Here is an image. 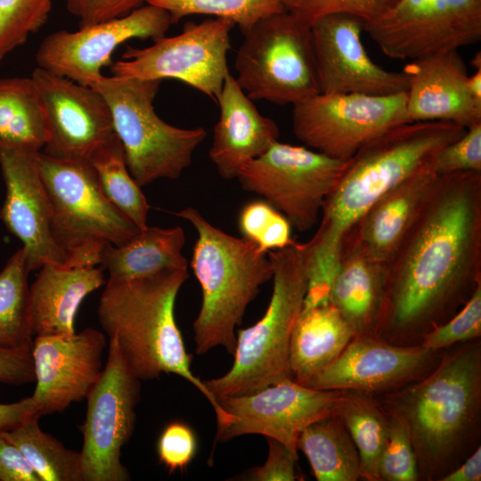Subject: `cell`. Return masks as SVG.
Instances as JSON below:
<instances>
[{
    "mask_svg": "<svg viewBox=\"0 0 481 481\" xmlns=\"http://www.w3.org/2000/svg\"><path fill=\"white\" fill-rule=\"evenodd\" d=\"M481 446L477 447L457 468L445 475L440 481H480Z\"/></svg>",
    "mask_w": 481,
    "mask_h": 481,
    "instance_id": "49",
    "label": "cell"
},
{
    "mask_svg": "<svg viewBox=\"0 0 481 481\" xmlns=\"http://www.w3.org/2000/svg\"><path fill=\"white\" fill-rule=\"evenodd\" d=\"M363 30L393 59L458 50L481 39V0H398Z\"/></svg>",
    "mask_w": 481,
    "mask_h": 481,
    "instance_id": "14",
    "label": "cell"
},
{
    "mask_svg": "<svg viewBox=\"0 0 481 481\" xmlns=\"http://www.w3.org/2000/svg\"><path fill=\"white\" fill-rule=\"evenodd\" d=\"M188 276L187 268H167L134 279H108L97 315L137 379H154L162 373L185 379L208 400L220 430L230 424L232 416L193 374L175 317L176 297Z\"/></svg>",
    "mask_w": 481,
    "mask_h": 481,
    "instance_id": "3",
    "label": "cell"
},
{
    "mask_svg": "<svg viewBox=\"0 0 481 481\" xmlns=\"http://www.w3.org/2000/svg\"><path fill=\"white\" fill-rule=\"evenodd\" d=\"M30 77L48 132L45 154L88 160L92 153L115 134L109 106L93 86L39 67Z\"/></svg>",
    "mask_w": 481,
    "mask_h": 481,
    "instance_id": "18",
    "label": "cell"
},
{
    "mask_svg": "<svg viewBox=\"0 0 481 481\" xmlns=\"http://www.w3.org/2000/svg\"><path fill=\"white\" fill-rule=\"evenodd\" d=\"M343 394L344 390L315 389L286 379L251 394L217 398L232 420L217 431L216 439L259 434L281 443L298 458L297 443L302 430L335 413Z\"/></svg>",
    "mask_w": 481,
    "mask_h": 481,
    "instance_id": "16",
    "label": "cell"
},
{
    "mask_svg": "<svg viewBox=\"0 0 481 481\" xmlns=\"http://www.w3.org/2000/svg\"><path fill=\"white\" fill-rule=\"evenodd\" d=\"M297 447L306 456L316 480L361 479L358 451L336 413L306 427L298 436Z\"/></svg>",
    "mask_w": 481,
    "mask_h": 481,
    "instance_id": "29",
    "label": "cell"
},
{
    "mask_svg": "<svg viewBox=\"0 0 481 481\" xmlns=\"http://www.w3.org/2000/svg\"><path fill=\"white\" fill-rule=\"evenodd\" d=\"M268 456L260 467L250 471V479L255 481H294L299 479L296 471L298 460L284 444L267 438Z\"/></svg>",
    "mask_w": 481,
    "mask_h": 481,
    "instance_id": "45",
    "label": "cell"
},
{
    "mask_svg": "<svg viewBox=\"0 0 481 481\" xmlns=\"http://www.w3.org/2000/svg\"><path fill=\"white\" fill-rule=\"evenodd\" d=\"M346 164L347 160L277 141L247 163L236 179L243 190L281 212L292 228L306 232L318 223L323 203Z\"/></svg>",
    "mask_w": 481,
    "mask_h": 481,
    "instance_id": "10",
    "label": "cell"
},
{
    "mask_svg": "<svg viewBox=\"0 0 481 481\" xmlns=\"http://www.w3.org/2000/svg\"><path fill=\"white\" fill-rule=\"evenodd\" d=\"M432 163L438 175L481 172V123L466 128L460 138L441 148Z\"/></svg>",
    "mask_w": 481,
    "mask_h": 481,
    "instance_id": "41",
    "label": "cell"
},
{
    "mask_svg": "<svg viewBox=\"0 0 481 481\" xmlns=\"http://www.w3.org/2000/svg\"><path fill=\"white\" fill-rule=\"evenodd\" d=\"M88 161L97 174L105 197L140 230L146 228L150 207L126 167L124 150L116 134L99 146Z\"/></svg>",
    "mask_w": 481,
    "mask_h": 481,
    "instance_id": "33",
    "label": "cell"
},
{
    "mask_svg": "<svg viewBox=\"0 0 481 481\" xmlns=\"http://www.w3.org/2000/svg\"><path fill=\"white\" fill-rule=\"evenodd\" d=\"M37 164L51 204L53 236L67 266H95L107 244L121 246L139 232L105 197L88 160L38 151Z\"/></svg>",
    "mask_w": 481,
    "mask_h": 481,
    "instance_id": "7",
    "label": "cell"
},
{
    "mask_svg": "<svg viewBox=\"0 0 481 481\" xmlns=\"http://www.w3.org/2000/svg\"><path fill=\"white\" fill-rule=\"evenodd\" d=\"M197 451V439L192 429L179 421L169 423L158 442L159 461L171 471L183 470Z\"/></svg>",
    "mask_w": 481,
    "mask_h": 481,
    "instance_id": "42",
    "label": "cell"
},
{
    "mask_svg": "<svg viewBox=\"0 0 481 481\" xmlns=\"http://www.w3.org/2000/svg\"><path fill=\"white\" fill-rule=\"evenodd\" d=\"M174 215L197 233L190 262L202 293L193 323L196 353L221 346L233 354L235 329L260 287L273 278V264L254 241L216 227L192 207Z\"/></svg>",
    "mask_w": 481,
    "mask_h": 481,
    "instance_id": "4",
    "label": "cell"
},
{
    "mask_svg": "<svg viewBox=\"0 0 481 481\" xmlns=\"http://www.w3.org/2000/svg\"><path fill=\"white\" fill-rule=\"evenodd\" d=\"M165 9L172 23L194 14L232 20L244 34L260 20L284 10L281 0H146Z\"/></svg>",
    "mask_w": 481,
    "mask_h": 481,
    "instance_id": "35",
    "label": "cell"
},
{
    "mask_svg": "<svg viewBox=\"0 0 481 481\" xmlns=\"http://www.w3.org/2000/svg\"><path fill=\"white\" fill-rule=\"evenodd\" d=\"M35 381L31 349L0 346V382L21 386Z\"/></svg>",
    "mask_w": 481,
    "mask_h": 481,
    "instance_id": "46",
    "label": "cell"
},
{
    "mask_svg": "<svg viewBox=\"0 0 481 481\" xmlns=\"http://www.w3.org/2000/svg\"><path fill=\"white\" fill-rule=\"evenodd\" d=\"M465 131L451 122H410L369 140L347 160L323 203L319 225L342 236L379 197Z\"/></svg>",
    "mask_w": 481,
    "mask_h": 481,
    "instance_id": "6",
    "label": "cell"
},
{
    "mask_svg": "<svg viewBox=\"0 0 481 481\" xmlns=\"http://www.w3.org/2000/svg\"><path fill=\"white\" fill-rule=\"evenodd\" d=\"M243 35L234 77L251 100L294 105L320 94L309 24L283 11Z\"/></svg>",
    "mask_w": 481,
    "mask_h": 481,
    "instance_id": "9",
    "label": "cell"
},
{
    "mask_svg": "<svg viewBox=\"0 0 481 481\" xmlns=\"http://www.w3.org/2000/svg\"><path fill=\"white\" fill-rule=\"evenodd\" d=\"M105 335L86 328L70 336H37L31 355L41 416L63 412L86 398L102 372Z\"/></svg>",
    "mask_w": 481,
    "mask_h": 481,
    "instance_id": "21",
    "label": "cell"
},
{
    "mask_svg": "<svg viewBox=\"0 0 481 481\" xmlns=\"http://www.w3.org/2000/svg\"><path fill=\"white\" fill-rule=\"evenodd\" d=\"M442 353L420 345L392 344L376 335L355 337L333 362L303 385L379 396L425 377Z\"/></svg>",
    "mask_w": 481,
    "mask_h": 481,
    "instance_id": "17",
    "label": "cell"
},
{
    "mask_svg": "<svg viewBox=\"0 0 481 481\" xmlns=\"http://www.w3.org/2000/svg\"><path fill=\"white\" fill-rule=\"evenodd\" d=\"M375 397L406 428L419 481H440L480 446V338L444 350L425 377Z\"/></svg>",
    "mask_w": 481,
    "mask_h": 481,
    "instance_id": "2",
    "label": "cell"
},
{
    "mask_svg": "<svg viewBox=\"0 0 481 481\" xmlns=\"http://www.w3.org/2000/svg\"><path fill=\"white\" fill-rule=\"evenodd\" d=\"M398 0H281L284 10L310 26L317 19L331 14L374 21L390 11Z\"/></svg>",
    "mask_w": 481,
    "mask_h": 481,
    "instance_id": "38",
    "label": "cell"
},
{
    "mask_svg": "<svg viewBox=\"0 0 481 481\" xmlns=\"http://www.w3.org/2000/svg\"><path fill=\"white\" fill-rule=\"evenodd\" d=\"M406 110L411 122H451L468 128L481 123V102L471 95L467 67L458 50L410 61Z\"/></svg>",
    "mask_w": 481,
    "mask_h": 481,
    "instance_id": "22",
    "label": "cell"
},
{
    "mask_svg": "<svg viewBox=\"0 0 481 481\" xmlns=\"http://www.w3.org/2000/svg\"><path fill=\"white\" fill-rule=\"evenodd\" d=\"M306 292L303 308L330 304L341 258V235L319 226L307 241Z\"/></svg>",
    "mask_w": 481,
    "mask_h": 481,
    "instance_id": "36",
    "label": "cell"
},
{
    "mask_svg": "<svg viewBox=\"0 0 481 481\" xmlns=\"http://www.w3.org/2000/svg\"><path fill=\"white\" fill-rule=\"evenodd\" d=\"M80 451L84 481H126L130 474L120 460L133 435L140 379L128 368L114 338L98 381L86 398Z\"/></svg>",
    "mask_w": 481,
    "mask_h": 481,
    "instance_id": "13",
    "label": "cell"
},
{
    "mask_svg": "<svg viewBox=\"0 0 481 481\" xmlns=\"http://www.w3.org/2000/svg\"><path fill=\"white\" fill-rule=\"evenodd\" d=\"M184 244L185 233L180 226H147L121 246L107 244L100 264L112 280L147 276L167 268H187Z\"/></svg>",
    "mask_w": 481,
    "mask_h": 481,
    "instance_id": "28",
    "label": "cell"
},
{
    "mask_svg": "<svg viewBox=\"0 0 481 481\" xmlns=\"http://www.w3.org/2000/svg\"><path fill=\"white\" fill-rule=\"evenodd\" d=\"M27 256L19 249L0 272V346L31 349Z\"/></svg>",
    "mask_w": 481,
    "mask_h": 481,
    "instance_id": "34",
    "label": "cell"
},
{
    "mask_svg": "<svg viewBox=\"0 0 481 481\" xmlns=\"http://www.w3.org/2000/svg\"><path fill=\"white\" fill-rule=\"evenodd\" d=\"M335 413L358 451L361 479L380 481L379 462L387 437L388 413L375 396L349 390H344Z\"/></svg>",
    "mask_w": 481,
    "mask_h": 481,
    "instance_id": "31",
    "label": "cell"
},
{
    "mask_svg": "<svg viewBox=\"0 0 481 481\" xmlns=\"http://www.w3.org/2000/svg\"><path fill=\"white\" fill-rule=\"evenodd\" d=\"M386 264L341 237V258L330 304L355 337L376 335L385 289Z\"/></svg>",
    "mask_w": 481,
    "mask_h": 481,
    "instance_id": "26",
    "label": "cell"
},
{
    "mask_svg": "<svg viewBox=\"0 0 481 481\" xmlns=\"http://www.w3.org/2000/svg\"><path fill=\"white\" fill-rule=\"evenodd\" d=\"M105 283L102 268L47 264L29 286L33 336H70L84 298Z\"/></svg>",
    "mask_w": 481,
    "mask_h": 481,
    "instance_id": "25",
    "label": "cell"
},
{
    "mask_svg": "<svg viewBox=\"0 0 481 481\" xmlns=\"http://www.w3.org/2000/svg\"><path fill=\"white\" fill-rule=\"evenodd\" d=\"M37 152L0 147L6 190L0 219L22 242L29 272L47 264L67 266L53 236L52 208L38 172Z\"/></svg>",
    "mask_w": 481,
    "mask_h": 481,
    "instance_id": "20",
    "label": "cell"
},
{
    "mask_svg": "<svg viewBox=\"0 0 481 481\" xmlns=\"http://www.w3.org/2000/svg\"><path fill=\"white\" fill-rule=\"evenodd\" d=\"M481 284V172L438 175L420 215L386 263L376 336L420 345Z\"/></svg>",
    "mask_w": 481,
    "mask_h": 481,
    "instance_id": "1",
    "label": "cell"
},
{
    "mask_svg": "<svg viewBox=\"0 0 481 481\" xmlns=\"http://www.w3.org/2000/svg\"><path fill=\"white\" fill-rule=\"evenodd\" d=\"M468 86L474 99L481 102V69H476L474 75L469 76Z\"/></svg>",
    "mask_w": 481,
    "mask_h": 481,
    "instance_id": "50",
    "label": "cell"
},
{
    "mask_svg": "<svg viewBox=\"0 0 481 481\" xmlns=\"http://www.w3.org/2000/svg\"><path fill=\"white\" fill-rule=\"evenodd\" d=\"M0 481H40L21 452L1 434Z\"/></svg>",
    "mask_w": 481,
    "mask_h": 481,
    "instance_id": "47",
    "label": "cell"
},
{
    "mask_svg": "<svg viewBox=\"0 0 481 481\" xmlns=\"http://www.w3.org/2000/svg\"><path fill=\"white\" fill-rule=\"evenodd\" d=\"M273 264V291L264 315L238 330L231 369L204 384L216 397L251 394L290 379L289 349L306 292L308 243L292 240L267 253Z\"/></svg>",
    "mask_w": 481,
    "mask_h": 481,
    "instance_id": "5",
    "label": "cell"
},
{
    "mask_svg": "<svg viewBox=\"0 0 481 481\" xmlns=\"http://www.w3.org/2000/svg\"><path fill=\"white\" fill-rule=\"evenodd\" d=\"M235 24L213 18L188 23L183 31L166 36L144 48L127 47L110 65L112 75L139 79H177L216 102L230 73L227 55Z\"/></svg>",
    "mask_w": 481,
    "mask_h": 481,
    "instance_id": "11",
    "label": "cell"
},
{
    "mask_svg": "<svg viewBox=\"0 0 481 481\" xmlns=\"http://www.w3.org/2000/svg\"><path fill=\"white\" fill-rule=\"evenodd\" d=\"M432 160L379 197L341 237L386 264L414 224L437 180Z\"/></svg>",
    "mask_w": 481,
    "mask_h": 481,
    "instance_id": "24",
    "label": "cell"
},
{
    "mask_svg": "<svg viewBox=\"0 0 481 481\" xmlns=\"http://www.w3.org/2000/svg\"><path fill=\"white\" fill-rule=\"evenodd\" d=\"M48 141L31 77L0 78V147L40 151Z\"/></svg>",
    "mask_w": 481,
    "mask_h": 481,
    "instance_id": "30",
    "label": "cell"
},
{
    "mask_svg": "<svg viewBox=\"0 0 481 481\" xmlns=\"http://www.w3.org/2000/svg\"><path fill=\"white\" fill-rule=\"evenodd\" d=\"M481 338V284L450 319L426 333L420 346L442 352L454 345Z\"/></svg>",
    "mask_w": 481,
    "mask_h": 481,
    "instance_id": "39",
    "label": "cell"
},
{
    "mask_svg": "<svg viewBox=\"0 0 481 481\" xmlns=\"http://www.w3.org/2000/svg\"><path fill=\"white\" fill-rule=\"evenodd\" d=\"M472 66L476 69H481V53L480 52L477 53L471 60Z\"/></svg>",
    "mask_w": 481,
    "mask_h": 481,
    "instance_id": "51",
    "label": "cell"
},
{
    "mask_svg": "<svg viewBox=\"0 0 481 481\" xmlns=\"http://www.w3.org/2000/svg\"><path fill=\"white\" fill-rule=\"evenodd\" d=\"M172 23L165 9L146 4L128 14L80 27L59 30L44 38L36 54L39 68L85 86H92L110 66L111 55L130 39L158 40Z\"/></svg>",
    "mask_w": 481,
    "mask_h": 481,
    "instance_id": "15",
    "label": "cell"
},
{
    "mask_svg": "<svg viewBox=\"0 0 481 481\" xmlns=\"http://www.w3.org/2000/svg\"><path fill=\"white\" fill-rule=\"evenodd\" d=\"M53 0H0V62L46 23Z\"/></svg>",
    "mask_w": 481,
    "mask_h": 481,
    "instance_id": "37",
    "label": "cell"
},
{
    "mask_svg": "<svg viewBox=\"0 0 481 481\" xmlns=\"http://www.w3.org/2000/svg\"><path fill=\"white\" fill-rule=\"evenodd\" d=\"M144 3L146 0H65L79 28L125 16Z\"/></svg>",
    "mask_w": 481,
    "mask_h": 481,
    "instance_id": "43",
    "label": "cell"
},
{
    "mask_svg": "<svg viewBox=\"0 0 481 481\" xmlns=\"http://www.w3.org/2000/svg\"><path fill=\"white\" fill-rule=\"evenodd\" d=\"M252 101L229 73L216 100L219 118L208 151L224 179L236 178L247 163L265 153L279 139L275 121L262 115Z\"/></svg>",
    "mask_w": 481,
    "mask_h": 481,
    "instance_id": "23",
    "label": "cell"
},
{
    "mask_svg": "<svg viewBox=\"0 0 481 481\" xmlns=\"http://www.w3.org/2000/svg\"><path fill=\"white\" fill-rule=\"evenodd\" d=\"M292 130L306 146L348 160L369 140L410 123L405 92L318 94L292 105Z\"/></svg>",
    "mask_w": 481,
    "mask_h": 481,
    "instance_id": "12",
    "label": "cell"
},
{
    "mask_svg": "<svg viewBox=\"0 0 481 481\" xmlns=\"http://www.w3.org/2000/svg\"><path fill=\"white\" fill-rule=\"evenodd\" d=\"M389 415L387 437L379 462L380 481H419L417 461L404 425Z\"/></svg>",
    "mask_w": 481,
    "mask_h": 481,
    "instance_id": "40",
    "label": "cell"
},
{
    "mask_svg": "<svg viewBox=\"0 0 481 481\" xmlns=\"http://www.w3.org/2000/svg\"><path fill=\"white\" fill-rule=\"evenodd\" d=\"M363 21L345 14L317 19L311 25L320 94L388 95L406 92L408 77L375 63L361 40Z\"/></svg>",
    "mask_w": 481,
    "mask_h": 481,
    "instance_id": "19",
    "label": "cell"
},
{
    "mask_svg": "<svg viewBox=\"0 0 481 481\" xmlns=\"http://www.w3.org/2000/svg\"><path fill=\"white\" fill-rule=\"evenodd\" d=\"M354 338L352 330L331 304L303 308L289 343L290 379L305 384L333 362Z\"/></svg>",
    "mask_w": 481,
    "mask_h": 481,
    "instance_id": "27",
    "label": "cell"
},
{
    "mask_svg": "<svg viewBox=\"0 0 481 481\" xmlns=\"http://www.w3.org/2000/svg\"><path fill=\"white\" fill-rule=\"evenodd\" d=\"M34 417L40 418L41 414L31 396L12 404H0V432L12 430Z\"/></svg>",
    "mask_w": 481,
    "mask_h": 481,
    "instance_id": "48",
    "label": "cell"
},
{
    "mask_svg": "<svg viewBox=\"0 0 481 481\" xmlns=\"http://www.w3.org/2000/svg\"><path fill=\"white\" fill-rule=\"evenodd\" d=\"M282 214L265 200H256L245 204L239 214L238 225L242 237L257 245L271 232Z\"/></svg>",
    "mask_w": 481,
    "mask_h": 481,
    "instance_id": "44",
    "label": "cell"
},
{
    "mask_svg": "<svg viewBox=\"0 0 481 481\" xmlns=\"http://www.w3.org/2000/svg\"><path fill=\"white\" fill-rule=\"evenodd\" d=\"M34 417L0 434L23 454L40 481H84L80 452L43 431Z\"/></svg>",
    "mask_w": 481,
    "mask_h": 481,
    "instance_id": "32",
    "label": "cell"
},
{
    "mask_svg": "<svg viewBox=\"0 0 481 481\" xmlns=\"http://www.w3.org/2000/svg\"><path fill=\"white\" fill-rule=\"evenodd\" d=\"M160 83L112 75L90 86L109 106L126 167L140 186L159 178L177 179L207 136L202 127H177L157 115L153 101Z\"/></svg>",
    "mask_w": 481,
    "mask_h": 481,
    "instance_id": "8",
    "label": "cell"
}]
</instances>
